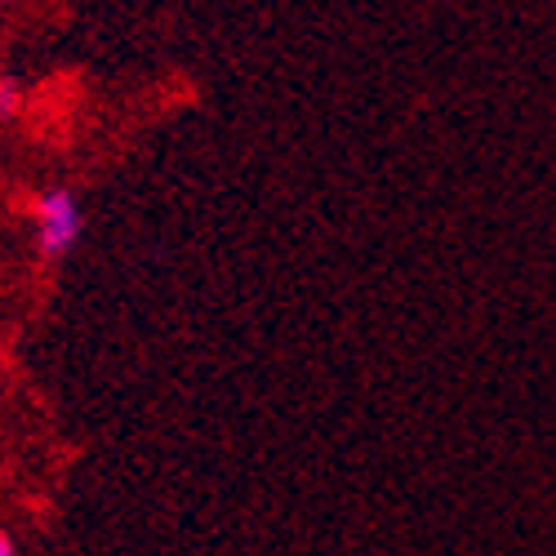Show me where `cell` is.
Masks as SVG:
<instances>
[{"label": "cell", "instance_id": "cell-1", "mask_svg": "<svg viewBox=\"0 0 556 556\" xmlns=\"http://www.w3.org/2000/svg\"><path fill=\"white\" fill-rule=\"evenodd\" d=\"M85 231V205L67 188H50L36 201V254L45 263H63Z\"/></svg>", "mask_w": 556, "mask_h": 556}, {"label": "cell", "instance_id": "cell-2", "mask_svg": "<svg viewBox=\"0 0 556 556\" xmlns=\"http://www.w3.org/2000/svg\"><path fill=\"white\" fill-rule=\"evenodd\" d=\"M14 103H18V89L10 80H0V116H5V108L14 112Z\"/></svg>", "mask_w": 556, "mask_h": 556}, {"label": "cell", "instance_id": "cell-3", "mask_svg": "<svg viewBox=\"0 0 556 556\" xmlns=\"http://www.w3.org/2000/svg\"><path fill=\"white\" fill-rule=\"evenodd\" d=\"M0 556H18V543H14L5 530H0Z\"/></svg>", "mask_w": 556, "mask_h": 556}]
</instances>
